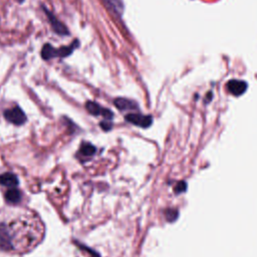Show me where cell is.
<instances>
[{"mask_svg": "<svg viewBox=\"0 0 257 257\" xmlns=\"http://www.w3.org/2000/svg\"><path fill=\"white\" fill-rule=\"evenodd\" d=\"M165 216H166V219L169 221V222H174L178 216H179V212L177 209H174V208H170V209H167L165 211Z\"/></svg>", "mask_w": 257, "mask_h": 257, "instance_id": "cell-10", "label": "cell"}, {"mask_svg": "<svg viewBox=\"0 0 257 257\" xmlns=\"http://www.w3.org/2000/svg\"><path fill=\"white\" fill-rule=\"evenodd\" d=\"M87 109H88L91 113H93V114L102 113L105 117H109V118L112 117V112H111L110 110L101 108V107H100L97 103H95V102H88V103H87Z\"/></svg>", "mask_w": 257, "mask_h": 257, "instance_id": "cell-8", "label": "cell"}, {"mask_svg": "<svg viewBox=\"0 0 257 257\" xmlns=\"http://www.w3.org/2000/svg\"><path fill=\"white\" fill-rule=\"evenodd\" d=\"M5 115L8 119L14 122H22L24 120V114L19 107H14L10 110H7L5 112Z\"/></svg>", "mask_w": 257, "mask_h": 257, "instance_id": "cell-6", "label": "cell"}, {"mask_svg": "<svg viewBox=\"0 0 257 257\" xmlns=\"http://www.w3.org/2000/svg\"><path fill=\"white\" fill-rule=\"evenodd\" d=\"M41 56L43 59H51L56 57V49L50 44H45L41 50Z\"/></svg>", "mask_w": 257, "mask_h": 257, "instance_id": "cell-9", "label": "cell"}, {"mask_svg": "<svg viewBox=\"0 0 257 257\" xmlns=\"http://www.w3.org/2000/svg\"><path fill=\"white\" fill-rule=\"evenodd\" d=\"M104 4L108 9L117 15H121L123 10V5L121 0H103Z\"/></svg>", "mask_w": 257, "mask_h": 257, "instance_id": "cell-7", "label": "cell"}, {"mask_svg": "<svg viewBox=\"0 0 257 257\" xmlns=\"http://www.w3.org/2000/svg\"><path fill=\"white\" fill-rule=\"evenodd\" d=\"M44 11H45V13L47 15V18H48V20L51 24V27H52V29L54 30L55 33H57L59 35H68L69 34L68 29L66 28V26L63 23H61L50 11H48L46 8H44Z\"/></svg>", "mask_w": 257, "mask_h": 257, "instance_id": "cell-4", "label": "cell"}, {"mask_svg": "<svg viewBox=\"0 0 257 257\" xmlns=\"http://www.w3.org/2000/svg\"><path fill=\"white\" fill-rule=\"evenodd\" d=\"M114 105L120 110H137L139 108L137 102L123 97H118L114 99Z\"/></svg>", "mask_w": 257, "mask_h": 257, "instance_id": "cell-5", "label": "cell"}, {"mask_svg": "<svg viewBox=\"0 0 257 257\" xmlns=\"http://www.w3.org/2000/svg\"><path fill=\"white\" fill-rule=\"evenodd\" d=\"M125 120L141 127H149L153 123V117L151 115H144L141 113H127L124 116Z\"/></svg>", "mask_w": 257, "mask_h": 257, "instance_id": "cell-2", "label": "cell"}, {"mask_svg": "<svg viewBox=\"0 0 257 257\" xmlns=\"http://www.w3.org/2000/svg\"><path fill=\"white\" fill-rule=\"evenodd\" d=\"M45 225L33 210L20 206L0 207V253L22 256L44 239Z\"/></svg>", "mask_w": 257, "mask_h": 257, "instance_id": "cell-1", "label": "cell"}, {"mask_svg": "<svg viewBox=\"0 0 257 257\" xmlns=\"http://www.w3.org/2000/svg\"><path fill=\"white\" fill-rule=\"evenodd\" d=\"M227 89L228 91L235 95V96H240L242 95L246 89H247V82L243 81V80H239V79H231L227 82Z\"/></svg>", "mask_w": 257, "mask_h": 257, "instance_id": "cell-3", "label": "cell"}, {"mask_svg": "<svg viewBox=\"0 0 257 257\" xmlns=\"http://www.w3.org/2000/svg\"><path fill=\"white\" fill-rule=\"evenodd\" d=\"M187 190V183L184 182V181H181L179 182L176 187H175V193L176 194H180V193H183Z\"/></svg>", "mask_w": 257, "mask_h": 257, "instance_id": "cell-11", "label": "cell"}]
</instances>
